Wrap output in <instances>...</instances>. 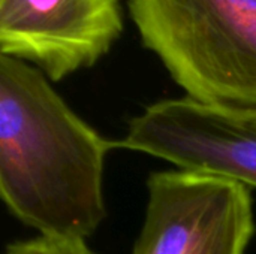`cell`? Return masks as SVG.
I'll use <instances>...</instances> for the list:
<instances>
[{
    "label": "cell",
    "mask_w": 256,
    "mask_h": 254,
    "mask_svg": "<svg viewBox=\"0 0 256 254\" xmlns=\"http://www.w3.org/2000/svg\"><path fill=\"white\" fill-rule=\"evenodd\" d=\"M111 147L38 67L0 55V196L14 217L40 235L90 237L106 217Z\"/></svg>",
    "instance_id": "cell-1"
},
{
    "label": "cell",
    "mask_w": 256,
    "mask_h": 254,
    "mask_svg": "<svg viewBox=\"0 0 256 254\" xmlns=\"http://www.w3.org/2000/svg\"><path fill=\"white\" fill-rule=\"evenodd\" d=\"M147 49L186 96L256 112V0H128Z\"/></svg>",
    "instance_id": "cell-2"
},
{
    "label": "cell",
    "mask_w": 256,
    "mask_h": 254,
    "mask_svg": "<svg viewBox=\"0 0 256 254\" xmlns=\"http://www.w3.org/2000/svg\"><path fill=\"white\" fill-rule=\"evenodd\" d=\"M132 254H246L255 235L249 187L188 171L154 172Z\"/></svg>",
    "instance_id": "cell-3"
},
{
    "label": "cell",
    "mask_w": 256,
    "mask_h": 254,
    "mask_svg": "<svg viewBox=\"0 0 256 254\" xmlns=\"http://www.w3.org/2000/svg\"><path fill=\"white\" fill-rule=\"evenodd\" d=\"M120 145L182 171L256 187V112L188 96L160 100L129 121Z\"/></svg>",
    "instance_id": "cell-4"
},
{
    "label": "cell",
    "mask_w": 256,
    "mask_h": 254,
    "mask_svg": "<svg viewBox=\"0 0 256 254\" xmlns=\"http://www.w3.org/2000/svg\"><path fill=\"white\" fill-rule=\"evenodd\" d=\"M124 28L120 0H0V51L48 79L94 66Z\"/></svg>",
    "instance_id": "cell-5"
},
{
    "label": "cell",
    "mask_w": 256,
    "mask_h": 254,
    "mask_svg": "<svg viewBox=\"0 0 256 254\" xmlns=\"http://www.w3.org/2000/svg\"><path fill=\"white\" fill-rule=\"evenodd\" d=\"M3 254H94L86 240L74 237L40 235L27 241H15L6 246Z\"/></svg>",
    "instance_id": "cell-6"
}]
</instances>
